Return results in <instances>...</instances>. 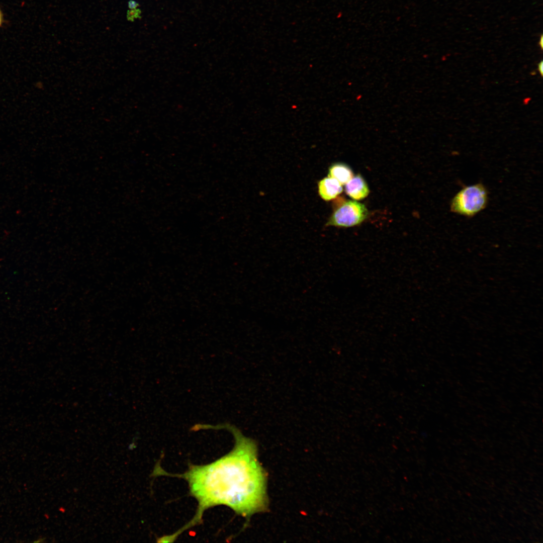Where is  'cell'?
Listing matches in <instances>:
<instances>
[{
  "mask_svg": "<svg viewBox=\"0 0 543 543\" xmlns=\"http://www.w3.org/2000/svg\"><path fill=\"white\" fill-rule=\"evenodd\" d=\"M318 193L321 198L328 201L335 198L343 190L342 185L331 177H324L318 185Z\"/></svg>",
  "mask_w": 543,
  "mask_h": 543,
  "instance_id": "obj_5",
  "label": "cell"
},
{
  "mask_svg": "<svg viewBox=\"0 0 543 543\" xmlns=\"http://www.w3.org/2000/svg\"><path fill=\"white\" fill-rule=\"evenodd\" d=\"M345 191L348 196L355 200L364 199L370 193L367 183L359 174L353 176L345 184Z\"/></svg>",
  "mask_w": 543,
  "mask_h": 543,
  "instance_id": "obj_4",
  "label": "cell"
},
{
  "mask_svg": "<svg viewBox=\"0 0 543 543\" xmlns=\"http://www.w3.org/2000/svg\"><path fill=\"white\" fill-rule=\"evenodd\" d=\"M328 175L336 180L341 185H344L351 179L353 173L348 165L342 163H336L329 167Z\"/></svg>",
  "mask_w": 543,
  "mask_h": 543,
  "instance_id": "obj_6",
  "label": "cell"
},
{
  "mask_svg": "<svg viewBox=\"0 0 543 543\" xmlns=\"http://www.w3.org/2000/svg\"><path fill=\"white\" fill-rule=\"evenodd\" d=\"M128 21L134 22L135 19L141 18V10L140 9L130 10L127 11L126 15Z\"/></svg>",
  "mask_w": 543,
  "mask_h": 543,
  "instance_id": "obj_7",
  "label": "cell"
},
{
  "mask_svg": "<svg viewBox=\"0 0 543 543\" xmlns=\"http://www.w3.org/2000/svg\"><path fill=\"white\" fill-rule=\"evenodd\" d=\"M368 216V211L365 205L356 201H348L335 209L327 225L352 227L363 222Z\"/></svg>",
  "mask_w": 543,
  "mask_h": 543,
  "instance_id": "obj_3",
  "label": "cell"
},
{
  "mask_svg": "<svg viewBox=\"0 0 543 543\" xmlns=\"http://www.w3.org/2000/svg\"><path fill=\"white\" fill-rule=\"evenodd\" d=\"M538 71L540 72L541 75H542V72H543V63H542V61H541L540 62L538 63Z\"/></svg>",
  "mask_w": 543,
  "mask_h": 543,
  "instance_id": "obj_9",
  "label": "cell"
},
{
  "mask_svg": "<svg viewBox=\"0 0 543 543\" xmlns=\"http://www.w3.org/2000/svg\"><path fill=\"white\" fill-rule=\"evenodd\" d=\"M213 428L230 430L234 446L213 463L192 465L185 473L176 475L188 482L198 503L196 515L187 527L200 522L204 511L216 505H226L246 518L267 508L266 474L258 461L256 442L228 423Z\"/></svg>",
  "mask_w": 543,
  "mask_h": 543,
  "instance_id": "obj_1",
  "label": "cell"
},
{
  "mask_svg": "<svg viewBox=\"0 0 543 543\" xmlns=\"http://www.w3.org/2000/svg\"><path fill=\"white\" fill-rule=\"evenodd\" d=\"M139 6V4L135 0H130L128 2V7L130 10L137 9Z\"/></svg>",
  "mask_w": 543,
  "mask_h": 543,
  "instance_id": "obj_8",
  "label": "cell"
},
{
  "mask_svg": "<svg viewBox=\"0 0 543 543\" xmlns=\"http://www.w3.org/2000/svg\"><path fill=\"white\" fill-rule=\"evenodd\" d=\"M488 201V194L481 183L466 186L451 199V212L468 217H472L484 210Z\"/></svg>",
  "mask_w": 543,
  "mask_h": 543,
  "instance_id": "obj_2",
  "label": "cell"
},
{
  "mask_svg": "<svg viewBox=\"0 0 543 543\" xmlns=\"http://www.w3.org/2000/svg\"><path fill=\"white\" fill-rule=\"evenodd\" d=\"M2 14H1V11H0V25H1V23H2Z\"/></svg>",
  "mask_w": 543,
  "mask_h": 543,
  "instance_id": "obj_10",
  "label": "cell"
}]
</instances>
